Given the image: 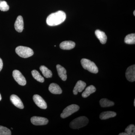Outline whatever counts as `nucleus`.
<instances>
[{
	"label": "nucleus",
	"instance_id": "dca6fc26",
	"mask_svg": "<svg viewBox=\"0 0 135 135\" xmlns=\"http://www.w3.org/2000/svg\"><path fill=\"white\" fill-rule=\"evenodd\" d=\"M95 34L102 44H105L107 41V36L104 32L99 30H96Z\"/></svg>",
	"mask_w": 135,
	"mask_h": 135
},
{
	"label": "nucleus",
	"instance_id": "6e6552de",
	"mask_svg": "<svg viewBox=\"0 0 135 135\" xmlns=\"http://www.w3.org/2000/svg\"><path fill=\"white\" fill-rule=\"evenodd\" d=\"M126 78L130 82L135 81V65H133L128 68L126 73Z\"/></svg>",
	"mask_w": 135,
	"mask_h": 135
},
{
	"label": "nucleus",
	"instance_id": "4be33fe9",
	"mask_svg": "<svg viewBox=\"0 0 135 135\" xmlns=\"http://www.w3.org/2000/svg\"><path fill=\"white\" fill-rule=\"evenodd\" d=\"M31 73L33 77L37 81L41 83L44 82V78L40 75L38 71L36 70H33L32 71Z\"/></svg>",
	"mask_w": 135,
	"mask_h": 135
},
{
	"label": "nucleus",
	"instance_id": "ddd939ff",
	"mask_svg": "<svg viewBox=\"0 0 135 135\" xmlns=\"http://www.w3.org/2000/svg\"><path fill=\"white\" fill-rule=\"evenodd\" d=\"M75 44L72 41H65L61 42L60 44V47L62 49L65 50H70L74 48Z\"/></svg>",
	"mask_w": 135,
	"mask_h": 135
},
{
	"label": "nucleus",
	"instance_id": "aec40b11",
	"mask_svg": "<svg viewBox=\"0 0 135 135\" xmlns=\"http://www.w3.org/2000/svg\"><path fill=\"white\" fill-rule=\"evenodd\" d=\"M100 105L103 107H109L113 106L114 103L106 98H103L99 101Z\"/></svg>",
	"mask_w": 135,
	"mask_h": 135
},
{
	"label": "nucleus",
	"instance_id": "0eeeda50",
	"mask_svg": "<svg viewBox=\"0 0 135 135\" xmlns=\"http://www.w3.org/2000/svg\"><path fill=\"white\" fill-rule=\"evenodd\" d=\"M32 123L35 126H44L47 125L49 122V120L47 118L43 117L33 116L31 118Z\"/></svg>",
	"mask_w": 135,
	"mask_h": 135
},
{
	"label": "nucleus",
	"instance_id": "1a4fd4ad",
	"mask_svg": "<svg viewBox=\"0 0 135 135\" xmlns=\"http://www.w3.org/2000/svg\"><path fill=\"white\" fill-rule=\"evenodd\" d=\"M33 98L34 102L40 108L43 109H47V104L40 96L38 95H34Z\"/></svg>",
	"mask_w": 135,
	"mask_h": 135
},
{
	"label": "nucleus",
	"instance_id": "20e7f679",
	"mask_svg": "<svg viewBox=\"0 0 135 135\" xmlns=\"http://www.w3.org/2000/svg\"><path fill=\"white\" fill-rule=\"evenodd\" d=\"M16 52L20 56L25 58L32 56L34 53L31 49L22 46L17 47L16 49Z\"/></svg>",
	"mask_w": 135,
	"mask_h": 135
},
{
	"label": "nucleus",
	"instance_id": "9d476101",
	"mask_svg": "<svg viewBox=\"0 0 135 135\" xmlns=\"http://www.w3.org/2000/svg\"><path fill=\"white\" fill-rule=\"evenodd\" d=\"M86 84L84 81L81 80L78 81L75 84L73 90V93L74 94L76 95L78 94V92H82L83 90H84L85 88H86Z\"/></svg>",
	"mask_w": 135,
	"mask_h": 135
},
{
	"label": "nucleus",
	"instance_id": "f03ea898",
	"mask_svg": "<svg viewBox=\"0 0 135 135\" xmlns=\"http://www.w3.org/2000/svg\"><path fill=\"white\" fill-rule=\"evenodd\" d=\"M89 119L85 116H80L75 118L71 122L70 127L73 129H79L86 126L89 123Z\"/></svg>",
	"mask_w": 135,
	"mask_h": 135
},
{
	"label": "nucleus",
	"instance_id": "bb28decb",
	"mask_svg": "<svg viewBox=\"0 0 135 135\" xmlns=\"http://www.w3.org/2000/svg\"><path fill=\"white\" fill-rule=\"evenodd\" d=\"M119 135H128V134H127V133H120L119 134Z\"/></svg>",
	"mask_w": 135,
	"mask_h": 135
},
{
	"label": "nucleus",
	"instance_id": "6ab92c4d",
	"mask_svg": "<svg viewBox=\"0 0 135 135\" xmlns=\"http://www.w3.org/2000/svg\"><path fill=\"white\" fill-rule=\"evenodd\" d=\"M40 69L44 77L47 78H51L52 77V72L45 66H41L40 67Z\"/></svg>",
	"mask_w": 135,
	"mask_h": 135
},
{
	"label": "nucleus",
	"instance_id": "412c9836",
	"mask_svg": "<svg viewBox=\"0 0 135 135\" xmlns=\"http://www.w3.org/2000/svg\"><path fill=\"white\" fill-rule=\"evenodd\" d=\"M124 41L127 44H135V33L129 34L125 38Z\"/></svg>",
	"mask_w": 135,
	"mask_h": 135
},
{
	"label": "nucleus",
	"instance_id": "c85d7f7f",
	"mask_svg": "<svg viewBox=\"0 0 135 135\" xmlns=\"http://www.w3.org/2000/svg\"><path fill=\"white\" fill-rule=\"evenodd\" d=\"M133 14H134V16H135V11L133 12Z\"/></svg>",
	"mask_w": 135,
	"mask_h": 135
},
{
	"label": "nucleus",
	"instance_id": "393cba45",
	"mask_svg": "<svg viewBox=\"0 0 135 135\" xmlns=\"http://www.w3.org/2000/svg\"><path fill=\"white\" fill-rule=\"evenodd\" d=\"M11 133L10 129L7 127L0 126V135H11Z\"/></svg>",
	"mask_w": 135,
	"mask_h": 135
},
{
	"label": "nucleus",
	"instance_id": "7c9ffc66",
	"mask_svg": "<svg viewBox=\"0 0 135 135\" xmlns=\"http://www.w3.org/2000/svg\"><path fill=\"white\" fill-rule=\"evenodd\" d=\"M11 129H13V128H11Z\"/></svg>",
	"mask_w": 135,
	"mask_h": 135
},
{
	"label": "nucleus",
	"instance_id": "7ed1b4c3",
	"mask_svg": "<svg viewBox=\"0 0 135 135\" xmlns=\"http://www.w3.org/2000/svg\"><path fill=\"white\" fill-rule=\"evenodd\" d=\"M81 63L83 68L90 72L94 74H97L98 72L97 66L91 60L86 59H82L81 60Z\"/></svg>",
	"mask_w": 135,
	"mask_h": 135
},
{
	"label": "nucleus",
	"instance_id": "a878e982",
	"mask_svg": "<svg viewBox=\"0 0 135 135\" xmlns=\"http://www.w3.org/2000/svg\"><path fill=\"white\" fill-rule=\"evenodd\" d=\"M3 66V61L0 58V72H1V71L2 70Z\"/></svg>",
	"mask_w": 135,
	"mask_h": 135
},
{
	"label": "nucleus",
	"instance_id": "f3484780",
	"mask_svg": "<svg viewBox=\"0 0 135 135\" xmlns=\"http://www.w3.org/2000/svg\"><path fill=\"white\" fill-rule=\"evenodd\" d=\"M116 116V113L115 112L107 111L101 113L99 116V118L101 120H105L110 118H113Z\"/></svg>",
	"mask_w": 135,
	"mask_h": 135
},
{
	"label": "nucleus",
	"instance_id": "5701e85b",
	"mask_svg": "<svg viewBox=\"0 0 135 135\" xmlns=\"http://www.w3.org/2000/svg\"><path fill=\"white\" fill-rule=\"evenodd\" d=\"M125 132L128 135H135V127L133 124H131L128 126L125 129Z\"/></svg>",
	"mask_w": 135,
	"mask_h": 135
},
{
	"label": "nucleus",
	"instance_id": "f257e3e1",
	"mask_svg": "<svg viewBox=\"0 0 135 135\" xmlns=\"http://www.w3.org/2000/svg\"><path fill=\"white\" fill-rule=\"evenodd\" d=\"M66 18L65 13L62 11H59L49 16L46 20V22L50 26H55L62 23Z\"/></svg>",
	"mask_w": 135,
	"mask_h": 135
},
{
	"label": "nucleus",
	"instance_id": "9b49d317",
	"mask_svg": "<svg viewBox=\"0 0 135 135\" xmlns=\"http://www.w3.org/2000/svg\"><path fill=\"white\" fill-rule=\"evenodd\" d=\"M10 100L12 103L17 108L20 109H23L24 108L22 101L17 96L15 95H12L11 96Z\"/></svg>",
	"mask_w": 135,
	"mask_h": 135
},
{
	"label": "nucleus",
	"instance_id": "c756f323",
	"mask_svg": "<svg viewBox=\"0 0 135 135\" xmlns=\"http://www.w3.org/2000/svg\"><path fill=\"white\" fill-rule=\"evenodd\" d=\"M134 106H135V99H134Z\"/></svg>",
	"mask_w": 135,
	"mask_h": 135
},
{
	"label": "nucleus",
	"instance_id": "b1692460",
	"mask_svg": "<svg viewBox=\"0 0 135 135\" xmlns=\"http://www.w3.org/2000/svg\"><path fill=\"white\" fill-rule=\"evenodd\" d=\"M9 6L6 1L0 0V10L1 11H8L9 9Z\"/></svg>",
	"mask_w": 135,
	"mask_h": 135
},
{
	"label": "nucleus",
	"instance_id": "cd10ccee",
	"mask_svg": "<svg viewBox=\"0 0 135 135\" xmlns=\"http://www.w3.org/2000/svg\"><path fill=\"white\" fill-rule=\"evenodd\" d=\"M2 99L1 96V94H0V101H1Z\"/></svg>",
	"mask_w": 135,
	"mask_h": 135
},
{
	"label": "nucleus",
	"instance_id": "39448f33",
	"mask_svg": "<svg viewBox=\"0 0 135 135\" xmlns=\"http://www.w3.org/2000/svg\"><path fill=\"white\" fill-rule=\"evenodd\" d=\"M80 107L76 104H72L69 105L64 109L62 113L60 114V117L64 119L71 116L73 114L77 112L79 110Z\"/></svg>",
	"mask_w": 135,
	"mask_h": 135
},
{
	"label": "nucleus",
	"instance_id": "2eb2a0df",
	"mask_svg": "<svg viewBox=\"0 0 135 135\" xmlns=\"http://www.w3.org/2000/svg\"><path fill=\"white\" fill-rule=\"evenodd\" d=\"M50 92L54 94H61L62 92V90L58 84L55 83H51L49 88Z\"/></svg>",
	"mask_w": 135,
	"mask_h": 135
},
{
	"label": "nucleus",
	"instance_id": "4468645a",
	"mask_svg": "<svg viewBox=\"0 0 135 135\" xmlns=\"http://www.w3.org/2000/svg\"><path fill=\"white\" fill-rule=\"evenodd\" d=\"M56 68L59 76L61 78V79L64 81L66 80L67 79V75L66 71L65 68L60 65H56Z\"/></svg>",
	"mask_w": 135,
	"mask_h": 135
},
{
	"label": "nucleus",
	"instance_id": "423d86ee",
	"mask_svg": "<svg viewBox=\"0 0 135 135\" xmlns=\"http://www.w3.org/2000/svg\"><path fill=\"white\" fill-rule=\"evenodd\" d=\"M12 75L15 81L19 85L25 86L26 84V80L20 71L17 70H14L12 73Z\"/></svg>",
	"mask_w": 135,
	"mask_h": 135
},
{
	"label": "nucleus",
	"instance_id": "f8f14e48",
	"mask_svg": "<svg viewBox=\"0 0 135 135\" xmlns=\"http://www.w3.org/2000/svg\"><path fill=\"white\" fill-rule=\"evenodd\" d=\"M15 29L18 32H21L24 29L23 20L22 16H19L17 18L15 25Z\"/></svg>",
	"mask_w": 135,
	"mask_h": 135
},
{
	"label": "nucleus",
	"instance_id": "a211bd4d",
	"mask_svg": "<svg viewBox=\"0 0 135 135\" xmlns=\"http://www.w3.org/2000/svg\"><path fill=\"white\" fill-rule=\"evenodd\" d=\"M96 89L93 85H90L86 88L84 92L82 94V97L84 98H86L89 96L90 94H93L95 92Z\"/></svg>",
	"mask_w": 135,
	"mask_h": 135
}]
</instances>
